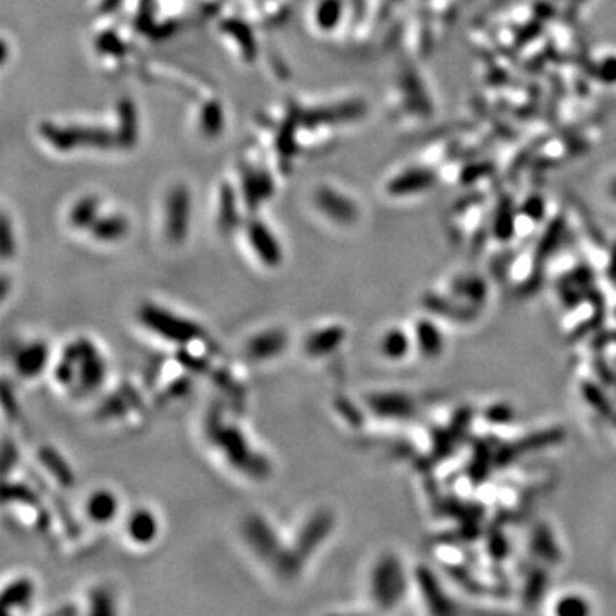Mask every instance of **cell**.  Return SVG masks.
<instances>
[{
  "mask_svg": "<svg viewBox=\"0 0 616 616\" xmlns=\"http://www.w3.org/2000/svg\"><path fill=\"white\" fill-rule=\"evenodd\" d=\"M317 208L322 211L329 220L339 224H353L358 220V208L344 195L331 189H320L315 195Z\"/></svg>",
  "mask_w": 616,
  "mask_h": 616,
  "instance_id": "ac0fdd59",
  "label": "cell"
},
{
  "mask_svg": "<svg viewBox=\"0 0 616 616\" xmlns=\"http://www.w3.org/2000/svg\"><path fill=\"white\" fill-rule=\"evenodd\" d=\"M41 134L53 148L69 151L78 146L108 148L113 137L106 130L93 127H57V125H41Z\"/></svg>",
  "mask_w": 616,
  "mask_h": 616,
  "instance_id": "52a82bcc",
  "label": "cell"
},
{
  "mask_svg": "<svg viewBox=\"0 0 616 616\" xmlns=\"http://www.w3.org/2000/svg\"><path fill=\"white\" fill-rule=\"evenodd\" d=\"M201 125L204 129V132H208L209 136L217 134L223 127V112H221V106L217 103H209L202 110V118Z\"/></svg>",
  "mask_w": 616,
  "mask_h": 616,
  "instance_id": "d6a6232c",
  "label": "cell"
},
{
  "mask_svg": "<svg viewBox=\"0 0 616 616\" xmlns=\"http://www.w3.org/2000/svg\"><path fill=\"white\" fill-rule=\"evenodd\" d=\"M366 112V106L363 101H346L339 103V105L331 106V108H322L317 110V112L308 113L307 120L310 124H327V122H344V120H354L359 118L363 113Z\"/></svg>",
  "mask_w": 616,
  "mask_h": 616,
  "instance_id": "603a6c76",
  "label": "cell"
},
{
  "mask_svg": "<svg viewBox=\"0 0 616 616\" xmlns=\"http://www.w3.org/2000/svg\"><path fill=\"white\" fill-rule=\"evenodd\" d=\"M411 573L401 554L384 552L375 558L368 573V596L380 611H392L408 596Z\"/></svg>",
  "mask_w": 616,
  "mask_h": 616,
  "instance_id": "7a4b0ae2",
  "label": "cell"
},
{
  "mask_svg": "<svg viewBox=\"0 0 616 616\" xmlns=\"http://www.w3.org/2000/svg\"><path fill=\"white\" fill-rule=\"evenodd\" d=\"M242 536L248 550L279 575L288 557V543L282 541L271 520L259 512H252L243 519Z\"/></svg>",
  "mask_w": 616,
  "mask_h": 616,
  "instance_id": "5b68a950",
  "label": "cell"
},
{
  "mask_svg": "<svg viewBox=\"0 0 616 616\" xmlns=\"http://www.w3.org/2000/svg\"><path fill=\"white\" fill-rule=\"evenodd\" d=\"M206 434L233 469L252 480L262 481L271 476L269 457L255 449L247 435L235 423H227L220 409H211L206 420Z\"/></svg>",
  "mask_w": 616,
  "mask_h": 616,
  "instance_id": "6da1fadb",
  "label": "cell"
},
{
  "mask_svg": "<svg viewBox=\"0 0 616 616\" xmlns=\"http://www.w3.org/2000/svg\"><path fill=\"white\" fill-rule=\"evenodd\" d=\"M411 331L415 338V348L420 354H423L422 358L437 359L442 357L445 350V336L440 325L431 319H422L415 324Z\"/></svg>",
  "mask_w": 616,
  "mask_h": 616,
  "instance_id": "d6986e66",
  "label": "cell"
},
{
  "mask_svg": "<svg viewBox=\"0 0 616 616\" xmlns=\"http://www.w3.org/2000/svg\"><path fill=\"white\" fill-rule=\"evenodd\" d=\"M122 3V0H103L101 6H99V13H112Z\"/></svg>",
  "mask_w": 616,
  "mask_h": 616,
  "instance_id": "ab89813d",
  "label": "cell"
},
{
  "mask_svg": "<svg viewBox=\"0 0 616 616\" xmlns=\"http://www.w3.org/2000/svg\"><path fill=\"white\" fill-rule=\"evenodd\" d=\"M137 320L151 334L178 348H185L206 338V331L201 324L155 301H146L137 308Z\"/></svg>",
  "mask_w": 616,
  "mask_h": 616,
  "instance_id": "277c9868",
  "label": "cell"
},
{
  "mask_svg": "<svg viewBox=\"0 0 616 616\" xmlns=\"http://www.w3.org/2000/svg\"><path fill=\"white\" fill-rule=\"evenodd\" d=\"M118 115H120V134L118 139L124 146H132L136 143L137 124H136V110L130 99H122L118 106Z\"/></svg>",
  "mask_w": 616,
  "mask_h": 616,
  "instance_id": "83f0119b",
  "label": "cell"
},
{
  "mask_svg": "<svg viewBox=\"0 0 616 616\" xmlns=\"http://www.w3.org/2000/svg\"><path fill=\"white\" fill-rule=\"evenodd\" d=\"M247 238L260 264H264L269 269H276L281 266L282 259H285L281 243L267 224L259 220H252L247 224Z\"/></svg>",
  "mask_w": 616,
  "mask_h": 616,
  "instance_id": "8fae6325",
  "label": "cell"
},
{
  "mask_svg": "<svg viewBox=\"0 0 616 616\" xmlns=\"http://www.w3.org/2000/svg\"><path fill=\"white\" fill-rule=\"evenodd\" d=\"M289 344V336L285 329L269 327L255 332L245 343V354L255 363H266L276 359L286 351Z\"/></svg>",
  "mask_w": 616,
  "mask_h": 616,
  "instance_id": "30bf717a",
  "label": "cell"
},
{
  "mask_svg": "<svg viewBox=\"0 0 616 616\" xmlns=\"http://www.w3.org/2000/svg\"><path fill=\"white\" fill-rule=\"evenodd\" d=\"M334 527L336 515L331 508H317L312 512L296 531L292 543H288V558L281 579L292 580L300 575L312 554L327 541Z\"/></svg>",
  "mask_w": 616,
  "mask_h": 616,
  "instance_id": "3957f363",
  "label": "cell"
},
{
  "mask_svg": "<svg viewBox=\"0 0 616 616\" xmlns=\"http://www.w3.org/2000/svg\"><path fill=\"white\" fill-rule=\"evenodd\" d=\"M599 76L604 83L613 84L616 83V59L610 57V59L604 60L599 67Z\"/></svg>",
  "mask_w": 616,
  "mask_h": 616,
  "instance_id": "f35d334b",
  "label": "cell"
},
{
  "mask_svg": "<svg viewBox=\"0 0 616 616\" xmlns=\"http://www.w3.org/2000/svg\"><path fill=\"white\" fill-rule=\"evenodd\" d=\"M84 512H86L89 522L96 524V526H108L117 519L118 512H120V500L112 489L98 488L87 496Z\"/></svg>",
  "mask_w": 616,
  "mask_h": 616,
  "instance_id": "e0dca14e",
  "label": "cell"
},
{
  "mask_svg": "<svg viewBox=\"0 0 616 616\" xmlns=\"http://www.w3.org/2000/svg\"><path fill=\"white\" fill-rule=\"evenodd\" d=\"M91 235L93 238H96L98 242L103 243H113L118 240L124 238L129 233V221L122 216H105L98 217L94 221V224L91 227Z\"/></svg>",
  "mask_w": 616,
  "mask_h": 616,
  "instance_id": "cb8c5ba5",
  "label": "cell"
},
{
  "mask_svg": "<svg viewBox=\"0 0 616 616\" xmlns=\"http://www.w3.org/2000/svg\"><path fill=\"white\" fill-rule=\"evenodd\" d=\"M224 29L233 34V36L238 38V43L242 45L243 52L247 53L248 59H254L255 55V43H254V38H252V33L248 31V28H245L242 22L238 21H228L224 24Z\"/></svg>",
  "mask_w": 616,
  "mask_h": 616,
  "instance_id": "836d02e7",
  "label": "cell"
},
{
  "mask_svg": "<svg viewBox=\"0 0 616 616\" xmlns=\"http://www.w3.org/2000/svg\"><path fill=\"white\" fill-rule=\"evenodd\" d=\"M514 231V214H512V206L510 202H503L500 204L499 214H496L495 220V235L500 240H507L512 236Z\"/></svg>",
  "mask_w": 616,
  "mask_h": 616,
  "instance_id": "1f68e13d",
  "label": "cell"
},
{
  "mask_svg": "<svg viewBox=\"0 0 616 616\" xmlns=\"http://www.w3.org/2000/svg\"><path fill=\"white\" fill-rule=\"evenodd\" d=\"M125 531L130 541L137 546H149L158 539L159 520L151 508L139 507L129 514Z\"/></svg>",
  "mask_w": 616,
  "mask_h": 616,
  "instance_id": "9a60e30c",
  "label": "cell"
},
{
  "mask_svg": "<svg viewBox=\"0 0 616 616\" xmlns=\"http://www.w3.org/2000/svg\"><path fill=\"white\" fill-rule=\"evenodd\" d=\"M592 611L594 603L587 594L580 591H565L553 599L550 613L557 616H585Z\"/></svg>",
  "mask_w": 616,
  "mask_h": 616,
  "instance_id": "7402d4cb",
  "label": "cell"
},
{
  "mask_svg": "<svg viewBox=\"0 0 616 616\" xmlns=\"http://www.w3.org/2000/svg\"><path fill=\"white\" fill-rule=\"evenodd\" d=\"M341 9H343L341 0H324L317 9V24L320 26V29L325 31L334 29L341 19Z\"/></svg>",
  "mask_w": 616,
  "mask_h": 616,
  "instance_id": "4dcf8cb0",
  "label": "cell"
},
{
  "mask_svg": "<svg viewBox=\"0 0 616 616\" xmlns=\"http://www.w3.org/2000/svg\"><path fill=\"white\" fill-rule=\"evenodd\" d=\"M220 223L221 229L224 233L231 231L233 228L236 227L238 223V213H236V206H235V192L231 190V187L224 185L223 187V192H221V201H220Z\"/></svg>",
  "mask_w": 616,
  "mask_h": 616,
  "instance_id": "f1b7e54d",
  "label": "cell"
},
{
  "mask_svg": "<svg viewBox=\"0 0 616 616\" xmlns=\"http://www.w3.org/2000/svg\"><path fill=\"white\" fill-rule=\"evenodd\" d=\"M36 596V584L31 577L21 575L7 582L2 589V603L6 611L21 610L29 606Z\"/></svg>",
  "mask_w": 616,
  "mask_h": 616,
  "instance_id": "44dd1931",
  "label": "cell"
},
{
  "mask_svg": "<svg viewBox=\"0 0 616 616\" xmlns=\"http://www.w3.org/2000/svg\"><path fill=\"white\" fill-rule=\"evenodd\" d=\"M87 613L91 615H115L117 613V603H115V596L110 589L106 587H94L89 592V598H87Z\"/></svg>",
  "mask_w": 616,
  "mask_h": 616,
  "instance_id": "f546056e",
  "label": "cell"
},
{
  "mask_svg": "<svg viewBox=\"0 0 616 616\" xmlns=\"http://www.w3.org/2000/svg\"><path fill=\"white\" fill-rule=\"evenodd\" d=\"M0 245H2V257L6 260L16 254V240H14V233L10 231L9 217L6 214L2 216V240H0Z\"/></svg>",
  "mask_w": 616,
  "mask_h": 616,
  "instance_id": "e575fe53",
  "label": "cell"
},
{
  "mask_svg": "<svg viewBox=\"0 0 616 616\" xmlns=\"http://www.w3.org/2000/svg\"><path fill=\"white\" fill-rule=\"evenodd\" d=\"M19 461V450L16 447V443L10 442L9 437L3 438V445H2V466H3V474H9V471L13 468H16Z\"/></svg>",
  "mask_w": 616,
  "mask_h": 616,
  "instance_id": "d590c367",
  "label": "cell"
},
{
  "mask_svg": "<svg viewBox=\"0 0 616 616\" xmlns=\"http://www.w3.org/2000/svg\"><path fill=\"white\" fill-rule=\"evenodd\" d=\"M190 389V380L187 377H180L175 382H171V385L168 387L166 396L170 399H180L182 396H185Z\"/></svg>",
  "mask_w": 616,
  "mask_h": 616,
  "instance_id": "74e56055",
  "label": "cell"
},
{
  "mask_svg": "<svg viewBox=\"0 0 616 616\" xmlns=\"http://www.w3.org/2000/svg\"><path fill=\"white\" fill-rule=\"evenodd\" d=\"M610 194H611V197H615V199H616V180H613V182H611V185H610Z\"/></svg>",
  "mask_w": 616,
  "mask_h": 616,
  "instance_id": "b9f144b4",
  "label": "cell"
},
{
  "mask_svg": "<svg viewBox=\"0 0 616 616\" xmlns=\"http://www.w3.org/2000/svg\"><path fill=\"white\" fill-rule=\"evenodd\" d=\"M370 411L375 416L384 420H403L406 416L413 415V399L397 390H382V392H373L366 397Z\"/></svg>",
  "mask_w": 616,
  "mask_h": 616,
  "instance_id": "4fadbf2b",
  "label": "cell"
},
{
  "mask_svg": "<svg viewBox=\"0 0 616 616\" xmlns=\"http://www.w3.org/2000/svg\"><path fill=\"white\" fill-rule=\"evenodd\" d=\"M98 220V201L94 197H84L72 208L69 221L76 229H91Z\"/></svg>",
  "mask_w": 616,
  "mask_h": 616,
  "instance_id": "484cf974",
  "label": "cell"
},
{
  "mask_svg": "<svg viewBox=\"0 0 616 616\" xmlns=\"http://www.w3.org/2000/svg\"><path fill=\"white\" fill-rule=\"evenodd\" d=\"M52 361V350L47 341H29L19 346L13 354L14 372L24 380H34L47 372Z\"/></svg>",
  "mask_w": 616,
  "mask_h": 616,
  "instance_id": "ba28073f",
  "label": "cell"
},
{
  "mask_svg": "<svg viewBox=\"0 0 616 616\" xmlns=\"http://www.w3.org/2000/svg\"><path fill=\"white\" fill-rule=\"evenodd\" d=\"M348 338V329L341 324H329L315 329L305 338L303 351L308 358L320 359L331 357Z\"/></svg>",
  "mask_w": 616,
  "mask_h": 616,
  "instance_id": "7c38bea8",
  "label": "cell"
},
{
  "mask_svg": "<svg viewBox=\"0 0 616 616\" xmlns=\"http://www.w3.org/2000/svg\"><path fill=\"white\" fill-rule=\"evenodd\" d=\"M2 495H3V503L6 505L7 503L28 505V507L40 508V496H38L36 489H33L28 483L6 480Z\"/></svg>",
  "mask_w": 616,
  "mask_h": 616,
  "instance_id": "d4e9b609",
  "label": "cell"
},
{
  "mask_svg": "<svg viewBox=\"0 0 616 616\" xmlns=\"http://www.w3.org/2000/svg\"><path fill=\"white\" fill-rule=\"evenodd\" d=\"M2 396H3L2 397V406H3V411H6V415L10 416V418H16L17 413H19L17 401H16V396H13V394H10L9 382H7V380H3Z\"/></svg>",
  "mask_w": 616,
  "mask_h": 616,
  "instance_id": "8d00e7d4",
  "label": "cell"
},
{
  "mask_svg": "<svg viewBox=\"0 0 616 616\" xmlns=\"http://www.w3.org/2000/svg\"><path fill=\"white\" fill-rule=\"evenodd\" d=\"M76 359V390L83 396H89L103 387L108 375V365L96 343L89 338H78L67 343Z\"/></svg>",
  "mask_w": 616,
  "mask_h": 616,
  "instance_id": "8992f818",
  "label": "cell"
},
{
  "mask_svg": "<svg viewBox=\"0 0 616 616\" xmlns=\"http://www.w3.org/2000/svg\"><path fill=\"white\" fill-rule=\"evenodd\" d=\"M377 346L380 357L392 363L404 361L406 358H409V354L413 351H416L413 331H408V329L401 327V325H394V327L385 329L380 338H378Z\"/></svg>",
  "mask_w": 616,
  "mask_h": 616,
  "instance_id": "5bb4252c",
  "label": "cell"
},
{
  "mask_svg": "<svg viewBox=\"0 0 616 616\" xmlns=\"http://www.w3.org/2000/svg\"><path fill=\"white\" fill-rule=\"evenodd\" d=\"M434 183V171L427 170V168H411V170H406L390 180L387 183V192L394 197H404V195L423 192V190L430 189Z\"/></svg>",
  "mask_w": 616,
  "mask_h": 616,
  "instance_id": "ffe728a7",
  "label": "cell"
},
{
  "mask_svg": "<svg viewBox=\"0 0 616 616\" xmlns=\"http://www.w3.org/2000/svg\"><path fill=\"white\" fill-rule=\"evenodd\" d=\"M53 377L55 382L64 389H74L76 387V378H78V372H76V359L72 351L69 350V346L65 344V348L60 353L59 361L53 366Z\"/></svg>",
  "mask_w": 616,
  "mask_h": 616,
  "instance_id": "4316f807",
  "label": "cell"
},
{
  "mask_svg": "<svg viewBox=\"0 0 616 616\" xmlns=\"http://www.w3.org/2000/svg\"><path fill=\"white\" fill-rule=\"evenodd\" d=\"M7 292H9V279H7L6 274H3L2 276V292H0V298H2V300H6Z\"/></svg>",
  "mask_w": 616,
  "mask_h": 616,
  "instance_id": "60d3db41",
  "label": "cell"
},
{
  "mask_svg": "<svg viewBox=\"0 0 616 616\" xmlns=\"http://www.w3.org/2000/svg\"><path fill=\"white\" fill-rule=\"evenodd\" d=\"M190 195L183 185L175 187L166 201V224L164 233L171 243L180 245L189 235Z\"/></svg>",
  "mask_w": 616,
  "mask_h": 616,
  "instance_id": "9c48e42d",
  "label": "cell"
},
{
  "mask_svg": "<svg viewBox=\"0 0 616 616\" xmlns=\"http://www.w3.org/2000/svg\"><path fill=\"white\" fill-rule=\"evenodd\" d=\"M36 459L41 464V468L47 471L60 488L71 489L76 487V471L72 469L71 462L64 457V454L60 452L57 447L53 445L38 447Z\"/></svg>",
  "mask_w": 616,
  "mask_h": 616,
  "instance_id": "2e32d148",
  "label": "cell"
}]
</instances>
